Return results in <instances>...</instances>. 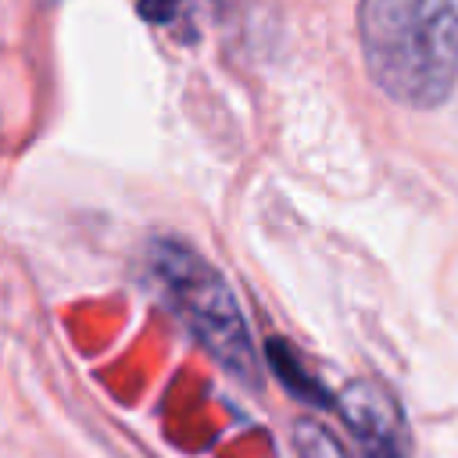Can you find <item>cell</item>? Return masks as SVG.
<instances>
[{
	"mask_svg": "<svg viewBox=\"0 0 458 458\" xmlns=\"http://www.w3.org/2000/svg\"><path fill=\"white\" fill-rule=\"evenodd\" d=\"M336 408L369 458H404V419L386 386L376 379H351Z\"/></svg>",
	"mask_w": 458,
	"mask_h": 458,
	"instance_id": "3957f363",
	"label": "cell"
},
{
	"mask_svg": "<svg viewBox=\"0 0 458 458\" xmlns=\"http://www.w3.org/2000/svg\"><path fill=\"white\" fill-rule=\"evenodd\" d=\"M147 268L161 301L193 333V340L243 386H261L247 318L225 276L179 240H154L147 250Z\"/></svg>",
	"mask_w": 458,
	"mask_h": 458,
	"instance_id": "7a4b0ae2",
	"label": "cell"
},
{
	"mask_svg": "<svg viewBox=\"0 0 458 458\" xmlns=\"http://www.w3.org/2000/svg\"><path fill=\"white\" fill-rule=\"evenodd\" d=\"M200 0H140V14L150 21V25H161L168 32H179L190 25L193 11H197Z\"/></svg>",
	"mask_w": 458,
	"mask_h": 458,
	"instance_id": "5b68a950",
	"label": "cell"
},
{
	"mask_svg": "<svg viewBox=\"0 0 458 458\" xmlns=\"http://www.w3.org/2000/svg\"><path fill=\"white\" fill-rule=\"evenodd\" d=\"M268 354H272V365L283 372L286 386H293V394H301L304 401H318V404H326V394L318 390V383H311V379H304V376H301L297 358H293L290 351L283 354V344H279V340H272V344H268Z\"/></svg>",
	"mask_w": 458,
	"mask_h": 458,
	"instance_id": "8992f818",
	"label": "cell"
},
{
	"mask_svg": "<svg viewBox=\"0 0 458 458\" xmlns=\"http://www.w3.org/2000/svg\"><path fill=\"white\" fill-rule=\"evenodd\" d=\"M293 447H297V458H347L340 437L326 429L318 419L293 422Z\"/></svg>",
	"mask_w": 458,
	"mask_h": 458,
	"instance_id": "277c9868",
	"label": "cell"
},
{
	"mask_svg": "<svg viewBox=\"0 0 458 458\" xmlns=\"http://www.w3.org/2000/svg\"><path fill=\"white\" fill-rule=\"evenodd\" d=\"M358 43L379 93L433 111L458 82V0H358Z\"/></svg>",
	"mask_w": 458,
	"mask_h": 458,
	"instance_id": "6da1fadb",
	"label": "cell"
}]
</instances>
